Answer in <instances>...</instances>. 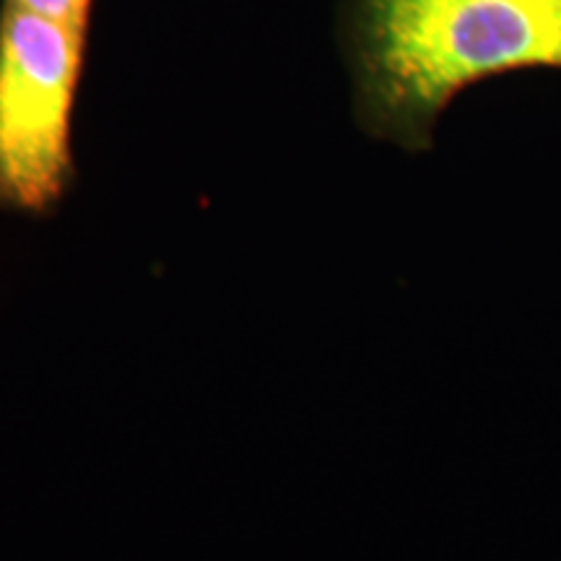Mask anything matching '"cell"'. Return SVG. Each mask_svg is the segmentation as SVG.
I'll return each mask as SVG.
<instances>
[{"label":"cell","mask_w":561,"mask_h":561,"mask_svg":"<svg viewBox=\"0 0 561 561\" xmlns=\"http://www.w3.org/2000/svg\"><path fill=\"white\" fill-rule=\"evenodd\" d=\"M348 45L362 128L426 151L460 91L561 70V0H351Z\"/></svg>","instance_id":"1"},{"label":"cell","mask_w":561,"mask_h":561,"mask_svg":"<svg viewBox=\"0 0 561 561\" xmlns=\"http://www.w3.org/2000/svg\"><path fill=\"white\" fill-rule=\"evenodd\" d=\"M87 30L5 3L0 16V206L47 214L73 182Z\"/></svg>","instance_id":"2"},{"label":"cell","mask_w":561,"mask_h":561,"mask_svg":"<svg viewBox=\"0 0 561 561\" xmlns=\"http://www.w3.org/2000/svg\"><path fill=\"white\" fill-rule=\"evenodd\" d=\"M9 3L79 30H87L91 19V0H9Z\"/></svg>","instance_id":"3"}]
</instances>
